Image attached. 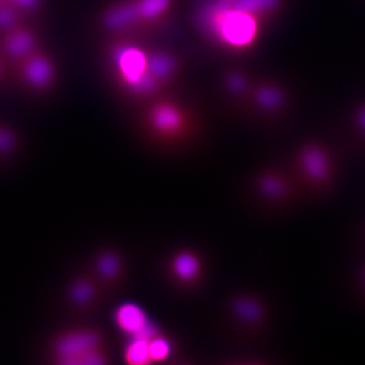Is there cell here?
Listing matches in <instances>:
<instances>
[{"label": "cell", "mask_w": 365, "mask_h": 365, "mask_svg": "<svg viewBox=\"0 0 365 365\" xmlns=\"http://www.w3.org/2000/svg\"><path fill=\"white\" fill-rule=\"evenodd\" d=\"M273 319V307L268 297L248 288L230 292L220 309L222 328L240 341L265 337L272 328Z\"/></svg>", "instance_id": "cell-1"}, {"label": "cell", "mask_w": 365, "mask_h": 365, "mask_svg": "<svg viewBox=\"0 0 365 365\" xmlns=\"http://www.w3.org/2000/svg\"><path fill=\"white\" fill-rule=\"evenodd\" d=\"M307 200H325L339 187L340 170L326 144L309 141L300 145L288 165Z\"/></svg>", "instance_id": "cell-2"}, {"label": "cell", "mask_w": 365, "mask_h": 365, "mask_svg": "<svg viewBox=\"0 0 365 365\" xmlns=\"http://www.w3.org/2000/svg\"><path fill=\"white\" fill-rule=\"evenodd\" d=\"M247 192L255 207L269 216L284 215L306 201L288 165L257 170L248 180Z\"/></svg>", "instance_id": "cell-3"}, {"label": "cell", "mask_w": 365, "mask_h": 365, "mask_svg": "<svg viewBox=\"0 0 365 365\" xmlns=\"http://www.w3.org/2000/svg\"><path fill=\"white\" fill-rule=\"evenodd\" d=\"M199 24L206 33L228 47H248L258 35L257 16L235 9L223 0H211L201 9Z\"/></svg>", "instance_id": "cell-4"}, {"label": "cell", "mask_w": 365, "mask_h": 365, "mask_svg": "<svg viewBox=\"0 0 365 365\" xmlns=\"http://www.w3.org/2000/svg\"><path fill=\"white\" fill-rule=\"evenodd\" d=\"M165 279L182 294L195 292L207 276V263L202 252L195 247L180 246L173 250L163 265Z\"/></svg>", "instance_id": "cell-5"}, {"label": "cell", "mask_w": 365, "mask_h": 365, "mask_svg": "<svg viewBox=\"0 0 365 365\" xmlns=\"http://www.w3.org/2000/svg\"><path fill=\"white\" fill-rule=\"evenodd\" d=\"M62 364L100 365L107 364L104 340L98 331L83 329L67 334L57 344Z\"/></svg>", "instance_id": "cell-6"}, {"label": "cell", "mask_w": 365, "mask_h": 365, "mask_svg": "<svg viewBox=\"0 0 365 365\" xmlns=\"http://www.w3.org/2000/svg\"><path fill=\"white\" fill-rule=\"evenodd\" d=\"M114 62L125 83L136 93L155 88L158 79L148 71V57L139 48L122 46L114 53Z\"/></svg>", "instance_id": "cell-7"}, {"label": "cell", "mask_w": 365, "mask_h": 365, "mask_svg": "<svg viewBox=\"0 0 365 365\" xmlns=\"http://www.w3.org/2000/svg\"><path fill=\"white\" fill-rule=\"evenodd\" d=\"M93 268L96 280L104 290H121L130 277L128 259L119 249L102 250L96 257Z\"/></svg>", "instance_id": "cell-8"}, {"label": "cell", "mask_w": 365, "mask_h": 365, "mask_svg": "<svg viewBox=\"0 0 365 365\" xmlns=\"http://www.w3.org/2000/svg\"><path fill=\"white\" fill-rule=\"evenodd\" d=\"M114 322L125 337L144 335L157 328L145 309L135 302H124L117 307Z\"/></svg>", "instance_id": "cell-9"}, {"label": "cell", "mask_w": 365, "mask_h": 365, "mask_svg": "<svg viewBox=\"0 0 365 365\" xmlns=\"http://www.w3.org/2000/svg\"><path fill=\"white\" fill-rule=\"evenodd\" d=\"M151 128L160 140L176 141L184 130V120L176 108L160 106L151 114Z\"/></svg>", "instance_id": "cell-10"}, {"label": "cell", "mask_w": 365, "mask_h": 365, "mask_svg": "<svg viewBox=\"0 0 365 365\" xmlns=\"http://www.w3.org/2000/svg\"><path fill=\"white\" fill-rule=\"evenodd\" d=\"M26 83L35 88H46L54 78V66L48 57L41 54H31L26 60L23 69Z\"/></svg>", "instance_id": "cell-11"}, {"label": "cell", "mask_w": 365, "mask_h": 365, "mask_svg": "<svg viewBox=\"0 0 365 365\" xmlns=\"http://www.w3.org/2000/svg\"><path fill=\"white\" fill-rule=\"evenodd\" d=\"M160 330L157 327L150 333L127 338L123 350L125 361L131 365L153 364L150 354V342L153 336Z\"/></svg>", "instance_id": "cell-12"}, {"label": "cell", "mask_w": 365, "mask_h": 365, "mask_svg": "<svg viewBox=\"0 0 365 365\" xmlns=\"http://www.w3.org/2000/svg\"><path fill=\"white\" fill-rule=\"evenodd\" d=\"M4 50L14 58L30 56L35 49L36 39L32 32L26 29H11L4 42Z\"/></svg>", "instance_id": "cell-13"}, {"label": "cell", "mask_w": 365, "mask_h": 365, "mask_svg": "<svg viewBox=\"0 0 365 365\" xmlns=\"http://www.w3.org/2000/svg\"><path fill=\"white\" fill-rule=\"evenodd\" d=\"M140 19L136 4H124L113 7L105 16V24L112 30H121Z\"/></svg>", "instance_id": "cell-14"}, {"label": "cell", "mask_w": 365, "mask_h": 365, "mask_svg": "<svg viewBox=\"0 0 365 365\" xmlns=\"http://www.w3.org/2000/svg\"><path fill=\"white\" fill-rule=\"evenodd\" d=\"M103 288L96 278H85L78 281L72 288V299L81 307H91L97 304L102 295Z\"/></svg>", "instance_id": "cell-15"}, {"label": "cell", "mask_w": 365, "mask_h": 365, "mask_svg": "<svg viewBox=\"0 0 365 365\" xmlns=\"http://www.w3.org/2000/svg\"><path fill=\"white\" fill-rule=\"evenodd\" d=\"M225 4L235 9L258 16V14L274 11L279 6L280 0H223Z\"/></svg>", "instance_id": "cell-16"}, {"label": "cell", "mask_w": 365, "mask_h": 365, "mask_svg": "<svg viewBox=\"0 0 365 365\" xmlns=\"http://www.w3.org/2000/svg\"><path fill=\"white\" fill-rule=\"evenodd\" d=\"M170 6V0H138L136 2L139 16L144 20H153L162 16Z\"/></svg>", "instance_id": "cell-17"}, {"label": "cell", "mask_w": 365, "mask_h": 365, "mask_svg": "<svg viewBox=\"0 0 365 365\" xmlns=\"http://www.w3.org/2000/svg\"><path fill=\"white\" fill-rule=\"evenodd\" d=\"M174 67V60L168 55L157 54L148 57V71L157 79L170 76Z\"/></svg>", "instance_id": "cell-18"}, {"label": "cell", "mask_w": 365, "mask_h": 365, "mask_svg": "<svg viewBox=\"0 0 365 365\" xmlns=\"http://www.w3.org/2000/svg\"><path fill=\"white\" fill-rule=\"evenodd\" d=\"M351 290L355 299L365 307V256L359 262L351 276Z\"/></svg>", "instance_id": "cell-19"}, {"label": "cell", "mask_w": 365, "mask_h": 365, "mask_svg": "<svg viewBox=\"0 0 365 365\" xmlns=\"http://www.w3.org/2000/svg\"><path fill=\"white\" fill-rule=\"evenodd\" d=\"M257 100H258L259 104L262 107L266 108V109H276V108L283 104L284 98L277 88H268L267 86V88H261L258 91Z\"/></svg>", "instance_id": "cell-20"}, {"label": "cell", "mask_w": 365, "mask_h": 365, "mask_svg": "<svg viewBox=\"0 0 365 365\" xmlns=\"http://www.w3.org/2000/svg\"><path fill=\"white\" fill-rule=\"evenodd\" d=\"M16 23V13L11 6L0 4V28L13 29Z\"/></svg>", "instance_id": "cell-21"}, {"label": "cell", "mask_w": 365, "mask_h": 365, "mask_svg": "<svg viewBox=\"0 0 365 365\" xmlns=\"http://www.w3.org/2000/svg\"><path fill=\"white\" fill-rule=\"evenodd\" d=\"M355 127L361 136L362 140L365 141V106L359 110V114L356 115L355 120Z\"/></svg>", "instance_id": "cell-22"}, {"label": "cell", "mask_w": 365, "mask_h": 365, "mask_svg": "<svg viewBox=\"0 0 365 365\" xmlns=\"http://www.w3.org/2000/svg\"><path fill=\"white\" fill-rule=\"evenodd\" d=\"M230 86L235 91H242L245 88V81L242 76H235L230 78Z\"/></svg>", "instance_id": "cell-23"}, {"label": "cell", "mask_w": 365, "mask_h": 365, "mask_svg": "<svg viewBox=\"0 0 365 365\" xmlns=\"http://www.w3.org/2000/svg\"><path fill=\"white\" fill-rule=\"evenodd\" d=\"M13 143V138L6 131L0 130V150H7Z\"/></svg>", "instance_id": "cell-24"}, {"label": "cell", "mask_w": 365, "mask_h": 365, "mask_svg": "<svg viewBox=\"0 0 365 365\" xmlns=\"http://www.w3.org/2000/svg\"><path fill=\"white\" fill-rule=\"evenodd\" d=\"M16 6L23 9H33L39 4L40 0H14Z\"/></svg>", "instance_id": "cell-25"}, {"label": "cell", "mask_w": 365, "mask_h": 365, "mask_svg": "<svg viewBox=\"0 0 365 365\" xmlns=\"http://www.w3.org/2000/svg\"><path fill=\"white\" fill-rule=\"evenodd\" d=\"M360 240H361L362 246L364 247L365 249V218L364 222H362L361 227H360Z\"/></svg>", "instance_id": "cell-26"}, {"label": "cell", "mask_w": 365, "mask_h": 365, "mask_svg": "<svg viewBox=\"0 0 365 365\" xmlns=\"http://www.w3.org/2000/svg\"><path fill=\"white\" fill-rule=\"evenodd\" d=\"M0 73H1V63H0Z\"/></svg>", "instance_id": "cell-27"}]
</instances>
